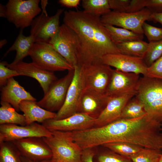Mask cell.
Masks as SVG:
<instances>
[{
  "label": "cell",
  "mask_w": 162,
  "mask_h": 162,
  "mask_svg": "<svg viewBox=\"0 0 162 162\" xmlns=\"http://www.w3.org/2000/svg\"><path fill=\"white\" fill-rule=\"evenodd\" d=\"M151 18V21H152L155 22H158L161 24L162 26V13H152Z\"/></svg>",
  "instance_id": "obj_42"
},
{
  "label": "cell",
  "mask_w": 162,
  "mask_h": 162,
  "mask_svg": "<svg viewBox=\"0 0 162 162\" xmlns=\"http://www.w3.org/2000/svg\"><path fill=\"white\" fill-rule=\"evenodd\" d=\"M74 75V68L68 71L63 77L58 79L50 86L43 98L37 102L41 108L53 112L58 111L63 106L69 86Z\"/></svg>",
  "instance_id": "obj_9"
},
{
  "label": "cell",
  "mask_w": 162,
  "mask_h": 162,
  "mask_svg": "<svg viewBox=\"0 0 162 162\" xmlns=\"http://www.w3.org/2000/svg\"><path fill=\"white\" fill-rule=\"evenodd\" d=\"M0 17L6 18V10L5 6H4L1 4H0Z\"/></svg>",
  "instance_id": "obj_44"
},
{
  "label": "cell",
  "mask_w": 162,
  "mask_h": 162,
  "mask_svg": "<svg viewBox=\"0 0 162 162\" xmlns=\"http://www.w3.org/2000/svg\"><path fill=\"white\" fill-rule=\"evenodd\" d=\"M130 0H109L110 6L112 11L126 12Z\"/></svg>",
  "instance_id": "obj_37"
},
{
  "label": "cell",
  "mask_w": 162,
  "mask_h": 162,
  "mask_svg": "<svg viewBox=\"0 0 162 162\" xmlns=\"http://www.w3.org/2000/svg\"><path fill=\"white\" fill-rule=\"evenodd\" d=\"M7 43V40H1L0 42V48L5 44Z\"/></svg>",
  "instance_id": "obj_46"
},
{
  "label": "cell",
  "mask_w": 162,
  "mask_h": 162,
  "mask_svg": "<svg viewBox=\"0 0 162 162\" xmlns=\"http://www.w3.org/2000/svg\"><path fill=\"white\" fill-rule=\"evenodd\" d=\"M82 5L84 12L100 17L111 11L109 0H82Z\"/></svg>",
  "instance_id": "obj_28"
},
{
  "label": "cell",
  "mask_w": 162,
  "mask_h": 162,
  "mask_svg": "<svg viewBox=\"0 0 162 162\" xmlns=\"http://www.w3.org/2000/svg\"><path fill=\"white\" fill-rule=\"evenodd\" d=\"M162 56V40L148 43L143 59L148 67Z\"/></svg>",
  "instance_id": "obj_33"
},
{
  "label": "cell",
  "mask_w": 162,
  "mask_h": 162,
  "mask_svg": "<svg viewBox=\"0 0 162 162\" xmlns=\"http://www.w3.org/2000/svg\"><path fill=\"white\" fill-rule=\"evenodd\" d=\"M136 96L143 104L146 114L162 124V79L140 77Z\"/></svg>",
  "instance_id": "obj_3"
},
{
  "label": "cell",
  "mask_w": 162,
  "mask_h": 162,
  "mask_svg": "<svg viewBox=\"0 0 162 162\" xmlns=\"http://www.w3.org/2000/svg\"><path fill=\"white\" fill-rule=\"evenodd\" d=\"M6 63L4 62L0 63V87L6 85L9 79L20 76L16 71L8 68L6 65Z\"/></svg>",
  "instance_id": "obj_35"
},
{
  "label": "cell",
  "mask_w": 162,
  "mask_h": 162,
  "mask_svg": "<svg viewBox=\"0 0 162 162\" xmlns=\"http://www.w3.org/2000/svg\"><path fill=\"white\" fill-rule=\"evenodd\" d=\"M162 124L147 114L133 119H120L108 124L87 129L89 146L98 147L115 142H125L162 150Z\"/></svg>",
  "instance_id": "obj_1"
},
{
  "label": "cell",
  "mask_w": 162,
  "mask_h": 162,
  "mask_svg": "<svg viewBox=\"0 0 162 162\" xmlns=\"http://www.w3.org/2000/svg\"><path fill=\"white\" fill-rule=\"evenodd\" d=\"M100 17L83 11H64V24L76 36V53L80 67L100 62V58L105 55L120 53Z\"/></svg>",
  "instance_id": "obj_2"
},
{
  "label": "cell",
  "mask_w": 162,
  "mask_h": 162,
  "mask_svg": "<svg viewBox=\"0 0 162 162\" xmlns=\"http://www.w3.org/2000/svg\"><path fill=\"white\" fill-rule=\"evenodd\" d=\"M51 136L42 137L50 149V162H81L82 150L73 140L72 132L51 131Z\"/></svg>",
  "instance_id": "obj_4"
},
{
  "label": "cell",
  "mask_w": 162,
  "mask_h": 162,
  "mask_svg": "<svg viewBox=\"0 0 162 162\" xmlns=\"http://www.w3.org/2000/svg\"><path fill=\"white\" fill-rule=\"evenodd\" d=\"M146 114L143 104L135 96L129 100L124 106L120 119H135Z\"/></svg>",
  "instance_id": "obj_27"
},
{
  "label": "cell",
  "mask_w": 162,
  "mask_h": 162,
  "mask_svg": "<svg viewBox=\"0 0 162 162\" xmlns=\"http://www.w3.org/2000/svg\"><path fill=\"white\" fill-rule=\"evenodd\" d=\"M23 30L20 29L19 34L13 44L4 54L6 56L10 51L15 50L16 54L15 58L11 63L15 64L22 61L23 59L28 56L29 50L34 43L33 37L31 35L26 36L23 34Z\"/></svg>",
  "instance_id": "obj_23"
},
{
  "label": "cell",
  "mask_w": 162,
  "mask_h": 162,
  "mask_svg": "<svg viewBox=\"0 0 162 162\" xmlns=\"http://www.w3.org/2000/svg\"><path fill=\"white\" fill-rule=\"evenodd\" d=\"M142 28L143 34L147 37L149 43L162 40V28L153 26L145 22Z\"/></svg>",
  "instance_id": "obj_34"
},
{
  "label": "cell",
  "mask_w": 162,
  "mask_h": 162,
  "mask_svg": "<svg viewBox=\"0 0 162 162\" xmlns=\"http://www.w3.org/2000/svg\"><path fill=\"white\" fill-rule=\"evenodd\" d=\"M9 68L16 71L20 75L32 77L38 81L45 94L50 86L57 80L53 72L46 70L34 63L20 61L15 64H8Z\"/></svg>",
  "instance_id": "obj_18"
},
{
  "label": "cell",
  "mask_w": 162,
  "mask_h": 162,
  "mask_svg": "<svg viewBox=\"0 0 162 162\" xmlns=\"http://www.w3.org/2000/svg\"><path fill=\"white\" fill-rule=\"evenodd\" d=\"M0 124H12L21 126L26 125L24 115L18 113L9 103L1 101Z\"/></svg>",
  "instance_id": "obj_25"
},
{
  "label": "cell",
  "mask_w": 162,
  "mask_h": 162,
  "mask_svg": "<svg viewBox=\"0 0 162 162\" xmlns=\"http://www.w3.org/2000/svg\"><path fill=\"white\" fill-rule=\"evenodd\" d=\"M97 147L86 148L82 150L81 162H94V158L98 151Z\"/></svg>",
  "instance_id": "obj_38"
},
{
  "label": "cell",
  "mask_w": 162,
  "mask_h": 162,
  "mask_svg": "<svg viewBox=\"0 0 162 162\" xmlns=\"http://www.w3.org/2000/svg\"><path fill=\"white\" fill-rule=\"evenodd\" d=\"M146 0H132L126 13L136 12L146 8Z\"/></svg>",
  "instance_id": "obj_39"
},
{
  "label": "cell",
  "mask_w": 162,
  "mask_h": 162,
  "mask_svg": "<svg viewBox=\"0 0 162 162\" xmlns=\"http://www.w3.org/2000/svg\"><path fill=\"white\" fill-rule=\"evenodd\" d=\"M74 68L79 66L76 50L77 38L74 32L64 24L58 33L49 43Z\"/></svg>",
  "instance_id": "obj_13"
},
{
  "label": "cell",
  "mask_w": 162,
  "mask_h": 162,
  "mask_svg": "<svg viewBox=\"0 0 162 162\" xmlns=\"http://www.w3.org/2000/svg\"><path fill=\"white\" fill-rule=\"evenodd\" d=\"M110 99L106 95H100L83 91L80 101V112L97 118Z\"/></svg>",
  "instance_id": "obj_21"
},
{
  "label": "cell",
  "mask_w": 162,
  "mask_h": 162,
  "mask_svg": "<svg viewBox=\"0 0 162 162\" xmlns=\"http://www.w3.org/2000/svg\"><path fill=\"white\" fill-rule=\"evenodd\" d=\"M0 87L1 101L9 103L17 111L20 110V105L22 101L36 100L13 77L8 80L6 85Z\"/></svg>",
  "instance_id": "obj_20"
},
{
  "label": "cell",
  "mask_w": 162,
  "mask_h": 162,
  "mask_svg": "<svg viewBox=\"0 0 162 162\" xmlns=\"http://www.w3.org/2000/svg\"><path fill=\"white\" fill-rule=\"evenodd\" d=\"M162 150L143 147L130 158L133 162H158Z\"/></svg>",
  "instance_id": "obj_31"
},
{
  "label": "cell",
  "mask_w": 162,
  "mask_h": 162,
  "mask_svg": "<svg viewBox=\"0 0 162 162\" xmlns=\"http://www.w3.org/2000/svg\"><path fill=\"white\" fill-rule=\"evenodd\" d=\"M74 68V76L68 88L64 102L56 113L55 119H63L80 112V101L83 91L81 67L76 66Z\"/></svg>",
  "instance_id": "obj_12"
},
{
  "label": "cell",
  "mask_w": 162,
  "mask_h": 162,
  "mask_svg": "<svg viewBox=\"0 0 162 162\" xmlns=\"http://www.w3.org/2000/svg\"><path fill=\"white\" fill-rule=\"evenodd\" d=\"M21 156L11 142H0V162H22Z\"/></svg>",
  "instance_id": "obj_30"
},
{
  "label": "cell",
  "mask_w": 162,
  "mask_h": 162,
  "mask_svg": "<svg viewBox=\"0 0 162 162\" xmlns=\"http://www.w3.org/2000/svg\"><path fill=\"white\" fill-rule=\"evenodd\" d=\"M32 62L52 72L73 70L74 68L49 43L34 42L28 53Z\"/></svg>",
  "instance_id": "obj_6"
},
{
  "label": "cell",
  "mask_w": 162,
  "mask_h": 162,
  "mask_svg": "<svg viewBox=\"0 0 162 162\" xmlns=\"http://www.w3.org/2000/svg\"><path fill=\"white\" fill-rule=\"evenodd\" d=\"M64 9H58L54 15L49 16L42 13L34 20L31 25L30 35L34 42L49 43L58 33L59 19Z\"/></svg>",
  "instance_id": "obj_10"
},
{
  "label": "cell",
  "mask_w": 162,
  "mask_h": 162,
  "mask_svg": "<svg viewBox=\"0 0 162 162\" xmlns=\"http://www.w3.org/2000/svg\"><path fill=\"white\" fill-rule=\"evenodd\" d=\"M21 156L35 161L51 160L52 153L42 137H31L11 141Z\"/></svg>",
  "instance_id": "obj_14"
},
{
  "label": "cell",
  "mask_w": 162,
  "mask_h": 162,
  "mask_svg": "<svg viewBox=\"0 0 162 162\" xmlns=\"http://www.w3.org/2000/svg\"><path fill=\"white\" fill-rule=\"evenodd\" d=\"M20 109L24 113L26 125L35 122L42 123L46 120L55 119L56 115V113L40 106L36 101L23 100L20 104Z\"/></svg>",
  "instance_id": "obj_22"
},
{
  "label": "cell",
  "mask_w": 162,
  "mask_h": 162,
  "mask_svg": "<svg viewBox=\"0 0 162 162\" xmlns=\"http://www.w3.org/2000/svg\"><path fill=\"white\" fill-rule=\"evenodd\" d=\"M96 119L86 114L78 112L62 119H48L42 124L50 131L73 132L94 127Z\"/></svg>",
  "instance_id": "obj_15"
},
{
  "label": "cell",
  "mask_w": 162,
  "mask_h": 162,
  "mask_svg": "<svg viewBox=\"0 0 162 162\" xmlns=\"http://www.w3.org/2000/svg\"><path fill=\"white\" fill-rule=\"evenodd\" d=\"M101 146L109 149L121 155L129 158L143 147L135 144L121 142L108 143L103 145Z\"/></svg>",
  "instance_id": "obj_29"
},
{
  "label": "cell",
  "mask_w": 162,
  "mask_h": 162,
  "mask_svg": "<svg viewBox=\"0 0 162 162\" xmlns=\"http://www.w3.org/2000/svg\"><path fill=\"white\" fill-rule=\"evenodd\" d=\"M104 27L113 43L116 45L121 43L135 40H142L144 34L135 33L122 28L104 24Z\"/></svg>",
  "instance_id": "obj_24"
},
{
  "label": "cell",
  "mask_w": 162,
  "mask_h": 162,
  "mask_svg": "<svg viewBox=\"0 0 162 162\" xmlns=\"http://www.w3.org/2000/svg\"><path fill=\"white\" fill-rule=\"evenodd\" d=\"M140 78V74L113 69L106 95L111 98L137 91Z\"/></svg>",
  "instance_id": "obj_17"
},
{
  "label": "cell",
  "mask_w": 162,
  "mask_h": 162,
  "mask_svg": "<svg viewBox=\"0 0 162 162\" xmlns=\"http://www.w3.org/2000/svg\"><path fill=\"white\" fill-rule=\"evenodd\" d=\"M58 2L63 6L68 8H76L79 4L80 0H59Z\"/></svg>",
  "instance_id": "obj_41"
},
{
  "label": "cell",
  "mask_w": 162,
  "mask_h": 162,
  "mask_svg": "<svg viewBox=\"0 0 162 162\" xmlns=\"http://www.w3.org/2000/svg\"><path fill=\"white\" fill-rule=\"evenodd\" d=\"M146 8L152 13H162V0H146Z\"/></svg>",
  "instance_id": "obj_40"
},
{
  "label": "cell",
  "mask_w": 162,
  "mask_h": 162,
  "mask_svg": "<svg viewBox=\"0 0 162 162\" xmlns=\"http://www.w3.org/2000/svg\"><path fill=\"white\" fill-rule=\"evenodd\" d=\"M113 70L111 67L100 62L81 67L83 91L100 95H106Z\"/></svg>",
  "instance_id": "obj_5"
},
{
  "label": "cell",
  "mask_w": 162,
  "mask_h": 162,
  "mask_svg": "<svg viewBox=\"0 0 162 162\" xmlns=\"http://www.w3.org/2000/svg\"><path fill=\"white\" fill-rule=\"evenodd\" d=\"M145 76L162 79V56L148 68Z\"/></svg>",
  "instance_id": "obj_36"
},
{
  "label": "cell",
  "mask_w": 162,
  "mask_h": 162,
  "mask_svg": "<svg viewBox=\"0 0 162 162\" xmlns=\"http://www.w3.org/2000/svg\"><path fill=\"white\" fill-rule=\"evenodd\" d=\"M152 14L151 11L147 8L134 13H120L111 11L101 16L100 19L103 24L117 26L138 34H144L142 25L146 20L151 21Z\"/></svg>",
  "instance_id": "obj_8"
},
{
  "label": "cell",
  "mask_w": 162,
  "mask_h": 162,
  "mask_svg": "<svg viewBox=\"0 0 162 162\" xmlns=\"http://www.w3.org/2000/svg\"><path fill=\"white\" fill-rule=\"evenodd\" d=\"M103 64L112 67L116 69L128 73L146 75L148 67L143 58L121 53L109 54L100 59Z\"/></svg>",
  "instance_id": "obj_16"
},
{
  "label": "cell",
  "mask_w": 162,
  "mask_h": 162,
  "mask_svg": "<svg viewBox=\"0 0 162 162\" xmlns=\"http://www.w3.org/2000/svg\"><path fill=\"white\" fill-rule=\"evenodd\" d=\"M137 91L110 98L105 107L95 120L94 127H100L120 119L122 111L127 103L136 96Z\"/></svg>",
  "instance_id": "obj_19"
},
{
  "label": "cell",
  "mask_w": 162,
  "mask_h": 162,
  "mask_svg": "<svg viewBox=\"0 0 162 162\" xmlns=\"http://www.w3.org/2000/svg\"><path fill=\"white\" fill-rule=\"evenodd\" d=\"M116 46L120 53L143 58L147 50L148 43L138 40L124 42Z\"/></svg>",
  "instance_id": "obj_26"
},
{
  "label": "cell",
  "mask_w": 162,
  "mask_h": 162,
  "mask_svg": "<svg viewBox=\"0 0 162 162\" xmlns=\"http://www.w3.org/2000/svg\"><path fill=\"white\" fill-rule=\"evenodd\" d=\"M158 162H162V154L161 155Z\"/></svg>",
  "instance_id": "obj_47"
},
{
  "label": "cell",
  "mask_w": 162,
  "mask_h": 162,
  "mask_svg": "<svg viewBox=\"0 0 162 162\" xmlns=\"http://www.w3.org/2000/svg\"><path fill=\"white\" fill-rule=\"evenodd\" d=\"M52 134L43 125L36 122L25 126L0 124V142L31 137H49Z\"/></svg>",
  "instance_id": "obj_11"
},
{
  "label": "cell",
  "mask_w": 162,
  "mask_h": 162,
  "mask_svg": "<svg viewBox=\"0 0 162 162\" xmlns=\"http://www.w3.org/2000/svg\"><path fill=\"white\" fill-rule=\"evenodd\" d=\"M103 147L104 149L98 150L94 158V162H133L129 158Z\"/></svg>",
  "instance_id": "obj_32"
},
{
  "label": "cell",
  "mask_w": 162,
  "mask_h": 162,
  "mask_svg": "<svg viewBox=\"0 0 162 162\" xmlns=\"http://www.w3.org/2000/svg\"><path fill=\"white\" fill-rule=\"evenodd\" d=\"M39 0H9L6 4V18L17 28L31 26L41 11Z\"/></svg>",
  "instance_id": "obj_7"
},
{
  "label": "cell",
  "mask_w": 162,
  "mask_h": 162,
  "mask_svg": "<svg viewBox=\"0 0 162 162\" xmlns=\"http://www.w3.org/2000/svg\"><path fill=\"white\" fill-rule=\"evenodd\" d=\"M21 160L22 162H50V160H45L41 161H34L22 156H21Z\"/></svg>",
  "instance_id": "obj_45"
},
{
  "label": "cell",
  "mask_w": 162,
  "mask_h": 162,
  "mask_svg": "<svg viewBox=\"0 0 162 162\" xmlns=\"http://www.w3.org/2000/svg\"><path fill=\"white\" fill-rule=\"evenodd\" d=\"M47 0H41V5L42 9V13L46 15H48L46 10V7L48 4Z\"/></svg>",
  "instance_id": "obj_43"
}]
</instances>
